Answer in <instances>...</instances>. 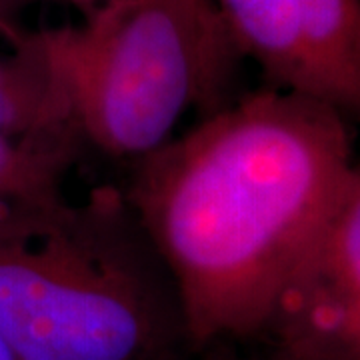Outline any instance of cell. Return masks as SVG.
<instances>
[{
    "label": "cell",
    "instance_id": "13",
    "mask_svg": "<svg viewBox=\"0 0 360 360\" xmlns=\"http://www.w3.org/2000/svg\"><path fill=\"white\" fill-rule=\"evenodd\" d=\"M0 360H18L14 356V352L11 350V347L2 340V336H0Z\"/></svg>",
    "mask_w": 360,
    "mask_h": 360
},
{
    "label": "cell",
    "instance_id": "10",
    "mask_svg": "<svg viewBox=\"0 0 360 360\" xmlns=\"http://www.w3.org/2000/svg\"><path fill=\"white\" fill-rule=\"evenodd\" d=\"M30 0H0V34L11 44L22 37L25 28L18 25V16Z\"/></svg>",
    "mask_w": 360,
    "mask_h": 360
},
{
    "label": "cell",
    "instance_id": "6",
    "mask_svg": "<svg viewBox=\"0 0 360 360\" xmlns=\"http://www.w3.org/2000/svg\"><path fill=\"white\" fill-rule=\"evenodd\" d=\"M0 134L22 141L82 142L39 30H25L13 42V52H0Z\"/></svg>",
    "mask_w": 360,
    "mask_h": 360
},
{
    "label": "cell",
    "instance_id": "1",
    "mask_svg": "<svg viewBox=\"0 0 360 360\" xmlns=\"http://www.w3.org/2000/svg\"><path fill=\"white\" fill-rule=\"evenodd\" d=\"M348 127L326 104L269 86L134 162L122 193L193 347L274 328L354 165Z\"/></svg>",
    "mask_w": 360,
    "mask_h": 360
},
{
    "label": "cell",
    "instance_id": "2",
    "mask_svg": "<svg viewBox=\"0 0 360 360\" xmlns=\"http://www.w3.org/2000/svg\"><path fill=\"white\" fill-rule=\"evenodd\" d=\"M0 336L18 360H167L191 345L174 283L122 188H92L0 243Z\"/></svg>",
    "mask_w": 360,
    "mask_h": 360
},
{
    "label": "cell",
    "instance_id": "12",
    "mask_svg": "<svg viewBox=\"0 0 360 360\" xmlns=\"http://www.w3.org/2000/svg\"><path fill=\"white\" fill-rule=\"evenodd\" d=\"M60 2H65V4H70V6H75V8H78L80 13L84 14H90L103 0H60Z\"/></svg>",
    "mask_w": 360,
    "mask_h": 360
},
{
    "label": "cell",
    "instance_id": "5",
    "mask_svg": "<svg viewBox=\"0 0 360 360\" xmlns=\"http://www.w3.org/2000/svg\"><path fill=\"white\" fill-rule=\"evenodd\" d=\"M359 314L360 165L354 162L319 248L276 324L326 338L352 354L350 330Z\"/></svg>",
    "mask_w": 360,
    "mask_h": 360
},
{
    "label": "cell",
    "instance_id": "7",
    "mask_svg": "<svg viewBox=\"0 0 360 360\" xmlns=\"http://www.w3.org/2000/svg\"><path fill=\"white\" fill-rule=\"evenodd\" d=\"M78 146L0 134V196L39 206L65 202L63 182L77 160Z\"/></svg>",
    "mask_w": 360,
    "mask_h": 360
},
{
    "label": "cell",
    "instance_id": "8",
    "mask_svg": "<svg viewBox=\"0 0 360 360\" xmlns=\"http://www.w3.org/2000/svg\"><path fill=\"white\" fill-rule=\"evenodd\" d=\"M167 360H350V356L319 338L288 328H272L266 335L246 340L188 345Z\"/></svg>",
    "mask_w": 360,
    "mask_h": 360
},
{
    "label": "cell",
    "instance_id": "11",
    "mask_svg": "<svg viewBox=\"0 0 360 360\" xmlns=\"http://www.w3.org/2000/svg\"><path fill=\"white\" fill-rule=\"evenodd\" d=\"M350 350H352V359L360 360V314L350 330Z\"/></svg>",
    "mask_w": 360,
    "mask_h": 360
},
{
    "label": "cell",
    "instance_id": "4",
    "mask_svg": "<svg viewBox=\"0 0 360 360\" xmlns=\"http://www.w3.org/2000/svg\"><path fill=\"white\" fill-rule=\"evenodd\" d=\"M243 58L270 89L326 104L360 127V0H217Z\"/></svg>",
    "mask_w": 360,
    "mask_h": 360
},
{
    "label": "cell",
    "instance_id": "3",
    "mask_svg": "<svg viewBox=\"0 0 360 360\" xmlns=\"http://www.w3.org/2000/svg\"><path fill=\"white\" fill-rule=\"evenodd\" d=\"M39 37L80 141L134 162L188 110L229 106L243 58L217 0H103L82 25Z\"/></svg>",
    "mask_w": 360,
    "mask_h": 360
},
{
    "label": "cell",
    "instance_id": "9",
    "mask_svg": "<svg viewBox=\"0 0 360 360\" xmlns=\"http://www.w3.org/2000/svg\"><path fill=\"white\" fill-rule=\"evenodd\" d=\"M65 202L56 206H39L0 196V243L37 232L49 222L54 210Z\"/></svg>",
    "mask_w": 360,
    "mask_h": 360
}]
</instances>
